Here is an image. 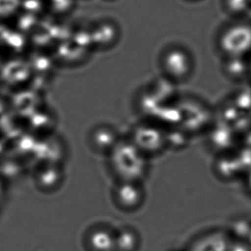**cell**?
<instances>
[{"mask_svg":"<svg viewBox=\"0 0 251 251\" xmlns=\"http://www.w3.org/2000/svg\"><path fill=\"white\" fill-rule=\"evenodd\" d=\"M86 239V245L90 251H115L116 234L105 227L93 228Z\"/></svg>","mask_w":251,"mask_h":251,"instance_id":"obj_1","label":"cell"}]
</instances>
